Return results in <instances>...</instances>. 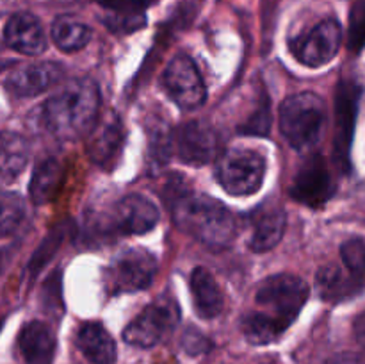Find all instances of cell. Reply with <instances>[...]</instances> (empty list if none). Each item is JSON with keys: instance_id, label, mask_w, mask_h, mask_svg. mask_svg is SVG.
Returning <instances> with one entry per match:
<instances>
[{"instance_id": "obj_1", "label": "cell", "mask_w": 365, "mask_h": 364, "mask_svg": "<svg viewBox=\"0 0 365 364\" xmlns=\"http://www.w3.org/2000/svg\"><path fill=\"white\" fill-rule=\"evenodd\" d=\"M307 298L309 285L296 275L266 278L255 293V309L242 318V334L253 345L277 341L298 318Z\"/></svg>"}, {"instance_id": "obj_2", "label": "cell", "mask_w": 365, "mask_h": 364, "mask_svg": "<svg viewBox=\"0 0 365 364\" xmlns=\"http://www.w3.org/2000/svg\"><path fill=\"white\" fill-rule=\"evenodd\" d=\"M98 109V86L89 79H75L36 111L39 125L53 138L75 141L91 132Z\"/></svg>"}, {"instance_id": "obj_3", "label": "cell", "mask_w": 365, "mask_h": 364, "mask_svg": "<svg viewBox=\"0 0 365 364\" xmlns=\"http://www.w3.org/2000/svg\"><path fill=\"white\" fill-rule=\"evenodd\" d=\"M166 203L177 227L210 248H225L235 238L237 220L212 196L195 195L178 184L177 191H168Z\"/></svg>"}, {"instance_id": "obj_4", "label": "cell", "mask_w": 365, "mask_h": 364, "mask_svg": "<svg viewBox=\"0 0 365 364\" xmlns=\"http://www.w3.org/2000/svg\"><path fill=\"white\" fill-rule=\"evenodd\" d=\"M327 125V106L316 93L292 95L280 107V131L298 152H312L319 145Z\"/></svg>"}, {"instance_id": "obj_5", "label": "cell", "mask_w": 365, "mask_h": 364, "mask_svg": "<svg viewBox=\"0 0 365 364\" xmlns=\"http://www.w3.org/2000/svg\"><path fill=\"white\" fill-rule=\"evenodd\" d=\"M266 175V159L252 148H230L221 156L216 177L221 188L234 196L253 195L260 189Z\"/></svg>"}, {"instance_id": "obj_6", "label": "cell", "mask_w": 365, "mask_h": 364, "mask_svg": "<svg viewBox=\"0 0 365 364\" xmlns=\"http://www.w3.org/2000/svg\"><path fill=\"white\" fill-rule=\"evenodd\" d=\"M180 321V310L171 296H160L150 303L123 330V339L132 346L150 348L175 330Z\"/></svg>"}, {"instance_id": "obj_7", "label": "cell", "mask_w": 365, "mask_h": 364, "mask_svg": "<svg viewBox=\"0 0 365 364\" xmlns=\"http://www.w3.org/2000/svg\"><path fill=\"white\" fill-rule=\"evenodd\" d=\"M157 271V261L150 252L143 248H128L121 252L110 263L107 270V282L109 291L132 293L141 291L152 284Z\"/></svg>"}, {"instance_id": "obj_8", "label": "cell", "mask_w": 365, "mask_h": 364, "mask_svg": "<svg viewBox=\"0 0 365 364\" xmlns=\"http://www.w3.org/2000/svg\"><path fill=\"white\" fill-rule=\"evenodd\" d=\"M163 84L171 98L182 109H196L205 102L207 89L195 61L178 54L168 63L163 74Z\"/></svg>"}, {"instance_id": "obj_9", "label": "cell", "mask_w": 365, "mask_h": 364, "mask_svg": "<svg viewBox=\"0 0 365 364\" xmlns=\"http://www.w3.org/2000/svg\"><path fill=\"white\" fill-rule=\"evenodd\" d=\"M159 221V211L141 195H128L118 200L103 220V228L110 234H145Z\"/></svg>"}, {"instance_id": "obj_10", "label": "cell", "mask_w": 365, "mask_h": 364, "mask_svg": "<svg viewBox=\"0 0 365 364\" xmlns=\"http://www.w3.org/2000/svg\"><path fill=\"white\" fill-rule=\"evenodd\" d=\"M360 86L351 81H342L335 96V161L342 171L349 170V150L355 132L356 113H359Z\"/></svg>"}, {"instance_id": "obj_11", "label": "cell", "mask_w": 365, "mask_h": 364, "mask_svg": "<svg viewBox=\"0 0 365 364\" xmlns=\"http://www.w3.org/2000/svg\"><path fill=\"white\" fill-rule=\"evenodd\" d=\"M342 41L341 24L334 18L323 20L292 45L296 59L310 68H319L330 63L339 52Z\"/></svg>"}, {"instance_id": "obj_12", "label": "cell", "mask_w": 365, "mask_h": 364, "mask_svg": "<svg viewBox=\"0 0 365 364\" xmlns=\"http://www.w3.org/2000/svg\"><path fill=\"white\" fill-rule=\"evenodd\" d=\"M220 139L216 131L203 121L184 123L171 138V150L178 159L192 166H203L210 163L217 153Z\"/></svg>"}, {"instance_id": "obj_13", "label": "cell", "mask_w": 365, "mask_h": 364, "mask_svg": "<svg viewBox=\"0 0 365 364\" xmlns=\"http://www.w3.org/2000/svg\"><path fill=\"white\" fill-rule=\"evenodd\" d=\"M334 193L335 184L321 156H312L299 168L291 188L292 198L309 207L324 206Z\"/></svg>"}, {"instance_id": "obj_14", "label": "cell", "mask_w": 365, "mask_h": 364, "mask_svg": "<svg viewBox=\"0 0 365 364\" xmlns=\"http://www.w3.org/2000/svg\"><path fill=\"white\" fill-rule=\"evenodd\" d=\"M93 134L88 143L89 157L103 170H113L121 157L125 143V131L118 114L110 113L91 128Z\"/></svg>"}, {"instance_id": "obj_15", "label": "cell", "mask_w": 365, "mask_h": 364, "mask_svg": "<svg viewBox=\"0 0 365 364\" xmlns=\"http://www.w3.org/2000/svg\"><path fill=\"white\" fill-rule=\"evenodd\" d=\"M63 77V68L56 63H34L11 71L6 81L7 91L18 98H31L52 88Z\"/></svg>"}, {"instance_id": "obj_16", "label": "cell", "mask_w": 365, "mask_h": 364, "mask_svg": "<svg viewBox=\"0 0 365 364\" xmlns=\"http://www.w3.org/2000/svg\"><path fill=\"white\" fill-rule=\"evenodd\" d=\"M4 39L11 49L27 56H38L46 49L41 21L31 13L13 14L4 29Z\"/></svg>"}, {"instance_id": "obj_17", "label": "cell", "mask_w": 365, "mask_h": 364, "mask_svg": "<svg viewBox=\"0 0 365 364\" xmlns=\"http://www.w3.org/2000/svg\"><path fill=\"white\" fill-rule=\"evenodd\" d=\"M21 357L27 364H52L56 353V338L48 325L31 321L18 335Z\"/></svg>"}, {"instance_id": "obj_18", "label": "cell", "mask_w": 365, "mask_h": 364, "mask_svg": "<svg viewBox=\"0 0 365 364\" xmlns=\"http://www.w3.org/2000/svg\"><path fill=\"white\" fill-rule=\"evenodd\" d=\"M77 346L93 364H114L116 343L100 323H86L77 332Z\"/></svg>"}, {"instance_id": "obj_19", "label": "cell", "mask_w": 365, "mask_h": 364, "mask_svg": "<svg viewBox=\"0 0 365 364\" xmlns=\"http://www.w3.org/2000/svg\"><path fill=\"white\" fill-rule=\"evenodd\" d=\"M191 291L192 300H195L196 313L205 320L216 318L217 314L223 310V295L214 280L212 275L205 270V268H196L191 275Z\"/></svg>"}, {"instance_id": "obj_20", "label": "cell", "mask_w": 365, "mask_h": 364, "mask_svg": "<svg viewBox=\"0 0 365 364\" xmlns=\"http://www.w3.org/2000/svg\"><path fill=\"white\" fill-rule=\"evenodd\" d=\"M107 11V27L116 32H134L145 25V0H98Z\"/></svg>"}, {"instance_id": "obj_21", "label": "cell", "mask_w": 365, "mask_h": 364, "mask_svg": "<svg viewBox=\"0 0 365 364\" xmlns=\"http://www.w3.org/2000/svg\"><path fill=\"white\" fill-rule=\"evenodd\" d=\"M63 178L64 168L57 159L48 157V159L38 163L34 173H32L31 184H29V195H31L32 202L43 206L56 198L63 186Z\"/></svg>"}, {"instance_id": "obj_22", "label": "cell", "mask_w": 365, "mask_h": 364, "mask_svg": "<svg viewBox=\"0 0 365 364\" xmlns=\"http://www.w3.org/2000/svg\"><path fill=\"white\" fill-rule=\"evenodd\" d=\"M29 161V145L20 134L0 132V186L13 182Z\"/></svg>"}, {"instance_id": "obj_23", "label": "cell", "mask_w": 365, "mask_h": 364, "mask_svg": "<svg viewBox=\"0 0 365 364\" xmlns=\"http://www.w3.org/2000/svg\"><path fill=\"white\" fill-rule=\"evenodd\" d=\"M285 211L280 207H267L266 211H260L250 238V248L255 252L274 248L285 232Z\"/></svg>"}, {"instance_id": "obj_24", "label": "cell", "mask_w": 365, "mask_h": 364, "mask_svg": "<svg viewBox=\"0 0 365 364\" xmlns=\"http://www.w3.org/2000/svg\"><path fill=\"white\" fill-rule=\"evenodd\" d=\"M316 285L321 298L327 302H342V300L359 295V289L351 284L342 266H337V264H328V266L321 268L317 271Z\"/></svg>"}, {"instance_id": "obj_25", "label": "cell", "mask_w": 365, "mask_h": 364, "mask_svg": "<svg viewBox=\"0 0 365 364\" xmlns=\"http://www.w3.org/2000/svg\"><path fill=\"white\" fill-rule=\"evenodd\" d=\"M53 43L64 52L82 50L91 39V29L81 20L71 16H61L52 25Z\"/></svg>"}, {"instance_id": "obj_26", "label": "cell", "mask_w": 365, "mask_h": 364, "mask_svg": "<svg viewBox=\"0 0 365 364\" xmlns=\"http://www.w3.org/2000/svg\"><path fill=\"white\" fill-rule=\"evenodd\" d=\"M342 270L348 275L351 284L362 293L365 289V239L353 238L348 239L341 246Z\"/></svg>"}, {"instance_id": "obj_27", "label": "cell", "mask_w": 365, "mask_h": 364, "mask_svg": "<svg viewBox=\"0 0 365 364\" xmlns=\"http://www.w3.org/2000/svg\"><path fill=\"white\" fill-rule=\"evenodd\" d=\"M25 202L16 193H0V238L16 231L25 218Z\"/></svg>"}, {"instance_id": "obj_28", "label": "cell", "mask_w": 365, "mask_h": 364, "mask_svg": "<svg viewBox=\"0 0 365 364\" xmlns=\"http://www.w3.org/2000/svg\"><path fill=\"white\" fill-rule=\"evenodd\" d=\"M365 46V0L353 4L349 11L348 29V49L359 54Z\"/></svg>"}, {"instance_id": "obj_29", "label": "cell", "mask_w": 365, "mask_h": 364, "mask_svg": "<svg viewBox=\"0 0 365 364\" xmlns=\"http://www.w3.org/2000/svg\"><path fill=\"white\" fill-rule=\"evenodd\" d=\"M63 238H64V227H57L56 231H52V234H50L48 238L43 241L41 248H38L34 259H32V263H31V270L32 271L41 270L43 264L48 263V259L53 256V252H56L57 246L61 245Z\"/></svg>"}, {"instance_id": "obj_30", "label": "cell", "mask_w": 365, "mask_h": 364, "mask_svg": "<svg viewBox=\"0 0 365 364\" xmlns=\"http://www.w3.org/2000/svg\"><path fill=\"white\" fill-rule=\"evenodd\" d=\"M269 121H271V114H269V100L264 98L260 107L257 109V113L246 121L245 125L241 127L242 132L246 134H257V136H266L269 132Z\"/></svg>"}, {"instance_id": "obj_31", "label": "cell", "mask_w": 365, "mask_h": 364, "mask_svg": "<svg viewBox=\"0 0 365 364\" xmlns=\"http://www.w3.org/2000/svg\"><path fill=\"white\" fill-rule=\"evenodd\" d=\"M328 364H365V357L359 355V353H341V355L328 360Z\"/></svg>"}, {"instance_id": "obj_32", "label": "cell", "mask_w": 365, "mask_h": 364, "mask_svg": "<svg viewBox=\"0 0 365 364\" xmlns=\"http://www.w3.org/2000/svg\"><path fill=\"white\" fill-rule=\"evenodd\" d=\"M355 335L360 345L365 346V313L360 314L355 321Z\"/></svg>"}, {"instance_id": "obj_33", "label": "cell", "mask_w": 365, "mask_h": 364, "mask_svg": "<svg viewBox=\"0 0 365 364\" xmlns=\"http://www.w3.org/2000/svg\"><path fill=\"white\" fill-rule=\"evenodd\" d=\"M260 364H271V363H260Z\"/></svg>"}]
</instances>
